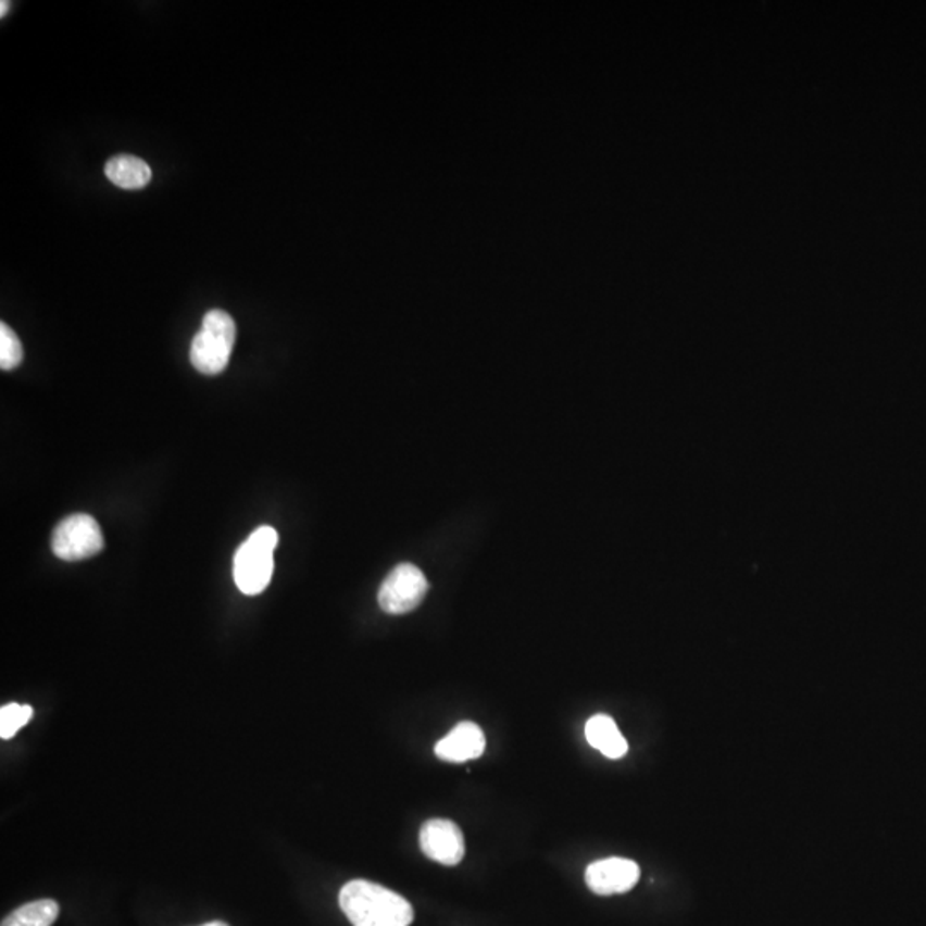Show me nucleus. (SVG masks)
<instances>
[{"label":"nucleus","mask_w":926,"mask_h":926,"mask_svg":"<svg viewBox=\"0 0 926 926\" xmlns=\"http://www.w3.org/2000/svg\"><path fill=\"white\" fill-rule=\"evenodd\" d=\"M340 908L354 926H411V902L367 880H352L340 890Z\"/></svg>","instance_id":"obj_1"},{"label":"nucleus","mask_w":926,"mask_h":926,"mask_svg":"<svg viewBox=\"0 0 926 926\" xmlns=\"http://www.w3.org/2000/svg\"><path fill=\"white\" fill-rule=\"evenodd\" d=\"M278 545L277 530L268 525L256 528L234 558V580L246 596H258L272 581L273 553Z\"/></svg>","instance_id":"obj_2"},{"label":"nucleus","mask_w":926,"mask_h":926,"mask_svg":"<svg viewBox=\"0 0 926 926\" xmlns=\"http://www.w3.org/2000/svg\"><path fill=\"white\" fill-rule=\"evenodd\" d=\"M236 322L222 309H212L203 317V325L196 334L191 346V364L196 371L207 376L225 371L230 361L232 349L236 346Z\"/></svg>","instance_id":"obj_3"},{"label":"nucleus","mask_w":926,"mask_h":926,"mask_svg":"<svg viewBox=\"0 0 926 926\" xmlns=\"http://www.w3.org/2000/svg\"><path fill=\"white\" fill-rule=\"evenodd\" d=\"M102 528L93 516L85 513L67 516L52 534V551L64 561H82L102 551Z\"/></svg>","instance_id":"obj_4"},{"label":"nucleus","mask_w":926,"mask_h":926,"mask_svg":"<svg viewBox=\"0 0 926 926\" xmlns=\"http://www.w3.org/2000/svg\"><path fill=\"white\" fill-rule=\"evenodd\" d=\"M429 584L424 573L411 563L395 566L378 592L381 610L388 614L411 613L423 602Z\"/></svg>","instance_id":"obj_5"},{"label":"nucleus","mask_w":926,"mask_h":926,"mask_svg":"<svg viewBox=\"0 0 926 926\" xmlns=\"http://www.w3.org/2000/svg\"><path fill=\"white\" fill-rule=\"evenodd\" d=\"M418 844L433 862L445 866H455L465 856V841L455 822L435 818L427 821L418 834Z\"/></svg>","instance_id":"obj_6"},{"label":"nucleus","mask_w":926,"mask_h":926,"mask_svg":"<svg viewBox=\"0 0 926 926\" xmlns=\"http://www.w3.org/2000/svg\"><path fill=\"white\" fill-rule=\"evenodd\" d=\"M640 868L626 858H605L590 863L586 869V881L593 894H625L637 886Z\"/></svg>","instance_id":"obj_7"},{"label":"nucleus","mask_w":926,"mask_h":926,"mask_svg":"<svg viewBox=\"0 0 926 926\" xmlns=\"http://www.w3.org/2000/svg\"><path fill=\"white\" fill-rule=\"evenodd\" d=\"M484 748H486V736L483 729L474 723H460L445 736L443 740H439L435 753L445 762L462 764L468 760L479 759Z\"/></svg>","instance_id":"obj_8"},{"label":"nucleus","mask_w":926,"mask_h":926,"mask_svg":"<svg viewBox=\"0 0 926 926\" xmlns=\"http://www.w3.org/2000/svg\"><path fill=\"white\" fill-rule=\"evenodd\" d=\"M586 738L590 747L596 748L608 759H622L628 752L625 736L617 729L610 715L598 714L586 724Z\"/></svg>","instance_id":"obj_9"},{"label":"nucleus","mask_w":926,"mask_h":926,"mask_svg":"<svg viewBox=\"0 0 926 926\" xmlns=\"http://www.w3.org/2000/svg\"><path fill=\"white\" fill-rule=\"evenodd\" d=\"M107 179L123 189H142L151 180V168L133 154H117L105 165Z\"/></svg>","instance_id":"obj_10"},{"label":"nucleus","mask_w":926,"mask_h":926,"mask_svg":"<svg viewBox=\"0 0 926 926\" xmlns=\"http://www.w3.org/2000/svg\"><path fill=\"white\" fill-rule=\"evenodd\" d=\"M59 916V904L52 899H40L17 908L4 918L2 926H52Z\"/></svg>","instance_id":"obj_11"},{"label":"nucleus","mask_w":926,"mask_h":926,"mask_svg":"<svg viewBox=\"0 0 926 926\" xmlns=\"http://www.w3.org/2000/svg\"><path fill=\"white\" fill-rule=\"evenodd\" d=\"M33 709L29 705H21V703H8L0 709V738L2 740H11L20 731L21 727L32 721Z\"/></svg>","instance_id":"obj_12"},{"label":"nucleus","mask_w":926,"mask_h":926,"mask_svg":"<svg viewBox=\"0 0 926 926\" xmlns=\"http://www.w3.org/2000/svg\"><path fill=\"white\" fill-rule=\"evenodd\" d=\"M23 361V346L20 337L5 323L0 325V367L2 371L16 370Z\"/></svg>","instance_id":"obj_13"},{"label":"nucleus","mask_w":926,"mask_h":926,"mask_svg":"<svg viewBox=\"0 0 926 926\" xmlns=\"http://www.w3.org/2000/svg\"><path fill=\"white\" fill-rule=\"evenodd\" d=\"M0 8H2V9H0V16L4 17L5 13H8V11H9V2H5V0H4V2H2V4H0Z\"/></svg>","instance_id":"obj_14"},{"label":"nucleus","mask_w":926,"mask_h":926,"mask_svg":"<svg viewBox=\"0 0 926 926\" xmlns=\"http://www.w3.org/2000/svg\"><path fill=\"white\" fill-rule=\"evenodd\" d=\"M203 926H228V925H227V923H224V922H212V923H207V925H203Z\"/></svg>","instance_id":"obj_15"}]
</instances>
